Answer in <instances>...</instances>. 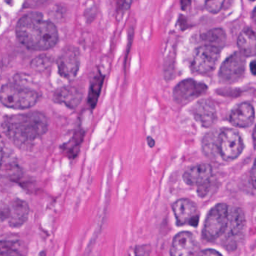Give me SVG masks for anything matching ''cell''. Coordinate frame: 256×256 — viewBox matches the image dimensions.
I'll return each mask as SVG.
<instances>
[{
    "label": "cell",
    "instance_id": "cell-1",
    "mask_svg": "<svg viewBox=\"0 0 256 256\" xmlns=\"http://www.w3.org/2000/svg\"><path fill=\"white\" fill-rule=\"evenodd\" d=\"M1 127L6 136L15 146L25 148L47 132L48 122L42 112H30L7 116L3 118Z\"/></svg>",
    "mask_w": 256,
    "mask_h": 256
},
{
    "label": "cell",
    "instance_id": "cell-2",
    "mask_svg": "<svg viewBox=\"0 0 256 256\" xmlns=\"http://www.w3.org/2000/svg\"><path fill=\"white\" fill-rule=\"evenodd\" d=\"M18 40L28 49L46 50L55 46L58 42V32L54 24L44 20L38 12L23 16L16 26Z\"/></svg>",
    "mask_w": 256,
    "mask_h": 256
},
{
    "label": "cell",
    "instance_id": "cell-3",
    "mask_svg": "<svg viewBox=\"0 0 256 256\" xmlns=\"http://www.w3.org/2000/svg\"><path fill=\"white\" fill-rule=\"evenodd\" d=\"M39 100L37 92L18 84H7L0 88V102L9 108L30 109Z\"/></svg>",
    "mask_w": 256,
    "mask_h": 256
},
{
    "label": "cell",
    "instance_id": "cell-4",
    "mask_svg": "<svg viewBox=\"0 0 256 256\" xmlns=\"http://www.w3.org/2000/svg\"><path fill=\"white\" fill-rule=\"evenodd\" d=\"M216 148L218 156L223 160L230 162L241 154L244 148V143L237 130L224 128L216 135Z\"/></svg>",
    "mask_w": 256,
    "mask_h": 256
},
{
    "label": "cell",
    "instance_id": "cell-5",
    "mask_svg": "<svg viewBox=\"0 0 256 256\" xmlns=\"http://www.w3.org/2000/svg\"><path fill=\"white\" fill-rule=\"evenodd\" d=\"M228 207L225 203H219L210 209L202 230L204 240L213 242L223 236L228 225Z\"/></svg>",
    "mask_w": 256,
    "mask_h": 256
},
{
    "label": "cell",
    "instance_id": "cell-6",
    "mask_svg": "<svg viewBox=\"0 0 256 256\" xmlns=\"http://www.w3.org/2000/svg\"><path fill=\"white\" fill-rule=\"evenodd\" d=\"M246 227V219L243 210L238 208L228 207V220L224 233L225 249L234 251L237 248V240L241 238Z\"/></svg>",
    "mask_w": 256,
    "mask_h": 256
},
{
    "label": "cell",
    "instance_id": "cell-7",
    "mask_svg": "<svg viewBox=\"0 0 256 256\" xmlns=\"http://www.w3.org/2000/svg\"><path fill=\"white\" fill-rule=\"evenodd\" d=\"M219 58L220 49L210 45H202L194 52L192 70L201 74L210 73L216 68Z\"/></svg>",
    "mask_w": 256,
    "mask_h": 256
},
{
    "label": "cell",
    "instance_id": "cell-8",
    "mask_svg": "<svg viewBox=\"0 0 256 256\" xmlns=\"http://www.w3.org/2000/svg\"><path fill=\"white\" fill-rule=\"evenodd\" d=\"M246 70V56L240 52H234L221 66L219 79L225 84H233L242 79Z\"/></svg>",
    "mask_w": 256,
    "mask_h": 256
},
{
    "label": "cell",
    "instance_id": "cell-9",
    "mask_svg": "<svg viewBox=\"0 0 256 256\" xmlns=\"http://www.w3.org/2000/svg\"><path fill=\"white\" fill-rule=\"evenodd\" d=\"M173 212L177 221V226H198L199 224V212L196 204L192 200L181 198L173 204Z\"/></svg>",
    "mask_w": 256,
    "mask_h": 256
},
{
    "label": "cell",
    "instance_id": "cell-10",
    "mask_svg": "<svg viewBox=\"0 0 256 256\" xmlns=\"http://www.w3.org/2000/svg\"><path fill=\"white\" fill-rule=\"evenodd\" d=\"M207 86L192 79L184 80L176 86L174 98L179 104H186L207 92Z\"/></svg>",
    "mask_w": 256,
    "mask_h": 256
},
{
    "label": "cell",
    "instance_id": "cell-11",
    "mask_svg": "<svg viewBox=\"0 0 256 256\" xmlns=\"http://www.w3.org/2000/svg\"><path fill=\"white\" fill-rule=\"evenodd\" d=\"M199 244L195 236L189 232L178 233L173 239L170 254L171 256H195Z\"/></svg>",
    "mask_w": 256,
    "mask_h": 256
},
{
    "label": "cell",
    "instance_id": "cell-12",
    "mask_svg": "<svg viewBox=\"0 0 256 256\" xmlns=\"http://www.w3.org/2000/svg\"><path fill=\"white\" fill-rule=\"evenodd\" d=\"M192 114L195 120L204 128H210L217 120L216 106L211 100L201 99L192 108Z\"/></svg>",
    "mask_w": 256,
    "mask_h": 256
},
{
    "label": "cell",
    "instance_id": "cell-13",
    "mask_svg": "<svg viewBox=\"0 0 256 256\" xmlns=\"http://www.w3.org/2000/svg\"><path fill=\"white\" fill-rule=\"evenodd\" d=\"M213 176V168L208 164H200L194 166L185 172L183 179L189 186H203L210 182Z\"/></svg>",
    "mask_w": 256,
    "mask_h": 256
},
{
    "label": "cell",
    "instance_id": "cell-14",
    "mask_svg": "<svg viewBox=\"0 0 256 256\" xmlns=\"http://www.w3.org/2000/svg\"><path fill=\"white\" fill-rule=\"evenodd\" d=\"M59 74L66 79H72L79 70L80 60L78 52L74 50L65 51L57 60Z\"/></svg>",
    "mask_w": 256,
    "mask_h": 256
},
{
    "label": "cell",
    "instance_id": "cell-15",
    "mask_svg": "<svg viewBox=\"0 0 256 256\" xmlns=\"http://www.w3.org/2000/svg\"><path fill=\"white\" fill-rule=\"evenodd\" d=\"M255 121V110L251 104H240L236 106L230 115V122L234 127L247 128Z\"/></svg>",
    "mask_w": 256,
    "mask_h": 256
},
{
    "label": "cell",
    "instance_id": "cell-16",
    "mask_svg": "<svg viewBox=\"0 0 256 256\" xmlns=\"http://www.w3.org/2000/svg\"><path fill=\"white\" fill-rule=\"evenodd\" d=\"M30 208L26 202L21 200H16L12 202L9 206V225L14 228L21 227L25 224L28 218Z\"/></svg>",
    "mask_w": 256,
    "mask_h": 256
},
{
    "label": "cell",
    "instance_id": "cell-17",
    "mask_svg": "<svg viewBox=\"0 0 256 256\" xmlns=\"http://www.w3.org/2000/svg\"><path fill=\"white\" fill-rule=\"evenodd\" d=\"M81 98V93L77 88L70 86L60 88L54 96L56 102L65 104L66 106L72 109L76 108L79 104Z\"/></svg>",
    "mask_w": 256,
    "mask_h": 256
},
{
    "label": "cell",
    "instance_id": "cell-18",
    "mask_svg": "<svg viewBox=\"0 0 256 256\" xmlns=\"http://www.w3.org/2000/svg\"><path fill=\"white\" fill-rule=\"evenodd\" d=\"M255 32L252 28H245L240 32L237 39L240 52L245 56L255 55Z\"/></svg>",
    "mask_w": 256,
    "mask_h": 256
},
{
    "label": "cell",
    "instance_id": "cell-19",
    "mask_svg": "<svg viewBox=\"0 0 256 256\" xmlns=\"http://www.w3.org/2000/svg\"><path fill=\"white\" fill-rule=\"evenodd\" d=\"M201 39L203 42H205L206 44L216 46L220 49L225 46L226 34L222 28H212L203 34Z\"/></svg>",
    "mask_w": 256,
    "mask_h": 256
},
{
    "label": "cell",
    "instance_id": "cell-20",
    "mask_svg": "<svg viewBox=\"0 0 256 256\" xmlns=\"http://www.w3.org/2000/svg\"><path fill=\"white\" fill-rule=\"evenodd\" d=\"M20 242L12 240L0 242V256H24L20 248Z\"/></svg>",
    "mask_w": 256,
    "mask_h": 256
},
{
    "label": "cell",
    "instance_id": "cell-21",
    "mask_svg": "<svg viewBox=\"0 0 256 256\" xmlns=\"http://www.w3.org/2000/svg\"><path fill=\"white\" fill-rule=\"evenodd\" d=\"M103 81L104 76H102V75H99V76L95 78L94 80L93 81V84H92L91 87H90L88 102L90 106H92L93 108H95L96 103H97Z\"/></svg>",
    "mask_w": 256,
    "mask_h": 256
},
{
    "label": "cell",
    "instance_id": "cell-22",
    "mask_svg": "<svg viewBox=\"0 0 256 256\" xmlns=\"http://www.w3.org/2000/svg\"><path fill=\"white\" fill-rule=\"evenodd\" d=\"M52 58L48 55H41L32 61L31 66L33 69L38 70H45L52 64Z\"/></svg>",
    "mask_w": 256,
    "mask_h": 256
},
{
    "label": "cell",
    "instance_id": "cell-23",
    "mask_svg": "<svg viewBox=\"0 0 256 256\" xmlns=\"http://www.w3.org/2000/svg\"><path fill=\"white\" fill-rule=\"evenodd\" d=\"M224 2L225 0H205L204 6L210 13L216 14L220 12Z\"/></svg>",
    "mask_w": 256,
    "mask_h": 256
},
{
    "label": "cell",
    "instance_id": "cell-24",
    "mask_svg": "<svg viewBox=\"0 0 256 256\" xmlns=\"http://www.w3.org/2000/svg\"><path fill=\"white\" fill-rule=\"evenodd\" d=\"M135 256H150L151 254V246L150 245H140L135 250Z\"/></svg>",
    "mask_w": 256,
    "mask_h": 256
},
{
    "label": "cell",
    "instance_id": "cell-25",
    "mask_svg": "<svg viewBox=\"0 0 256 256\" xmlns=\"http://www.w3.org/2000/svg\"><path fill=\"white\" fill-rule=\"evenodd\" d=\"M50 0H25V7L32 8H35L40 7V6H44Z\"/></svg>",
    "mask_w": 256,
    "mask_h": 256
},
{
    "label": "cell",
    "instance_id": "cell-26",
    "mask_svg": "<svg viewBox=\"0 0 256 256\" xmlns=\"http://www.w3.org/2000/svg\"><path fill=\"white\" fill-rule=\"evenodd\" d=\"M9 216V206H5L0 202V221L8 219Z\"/></svg>",
    "mask_w": 256,
    "mask_h": 256
},
{
    "label": "cell",
    "instance_id": "cell-27",
    "mask_svg": "<svg viewBox=\"0 0 256 256\" xmlns=\"http://www.w3.org/2000/svg\"><path fill=\"white\" fill-rule=\"evenodd\" d=\"M197 256H222L220 252L213 249L204 250L198 254Z\"/></svg>",
    "mask_w": 256,
    "mask_h": 256
},
{
    "label": "cell",
    "instance_id": "cell-28",
    "mask_svg": "<svg viewBox=\"0 0 256 256\" xmlns=\"http://www.w3.org/2000/svg\"><path fill=\"white\" fill-rule=\"evenodd\" d=\"M191 0H180V4H181V8L183 10H186L190 6Z\"/></svg>",
    "mask_w": 256,
    "mask_h": 256
},
{
    "label": "cell",
    "instance_id": "cell-29",
    "mask_svg": "<svg viewBox=\"0 0 256 256\" xmlns=\"http://www.w3.org/2000/svg\"><path fill=\"white\" fill-rule=\"evenodd\" d=\"M3 153H4V142H3V138L0 136V166L3 161Z\"/></svg>",
    "mask_w": 256,
    "mask_h": 256
},
{
    "label": "cell",
    "instance_id": "cell-30",
    "mask_svg": "<svg viewBox=\"0 0 256 256\" xmlns=\"http://www.w3.org/2000/svg\"><path fill=\"white\" fill-rule=\"evenodd\" d=\"M249 68H250L251 73H252V75H254V76H255L256 74L255 60H252V62L250 63V66H249Z\"/></svg>",
    "mask_w": 256,
    "mask_h": 256
},
{
    "label": "cell",
    "instance_id": "cell-31",
    "mask_svg": "<svg viewBox=\"0 0 256 256\" xmlns=\"http://www.w3.org/2000/svg\"><path fill=\"white\" fill-rule=\"evenodd\" d=\"M147 143H148L149 146L150 148H153L155 146V141L151 136H149L147 138Z\"/></svg>",
    "mask_w": 256,
    "mask_h": 256
},
{
    "label": "cell",
    "instance_id": "cell-32",
    "mask_svg": "<svg viewBox=\"0 0 256 256\" xmlns=\"http://www.w3.org/2000/svg\"><path fill=\"white\" fill-rule=\"evenodd\" d=\"M6 2L8 3V4H12V0H6Z\"/></svg>",
    "mask_w": 256,
    "mask_h": 256
},
{
    "label": "cell",
    "instance_id": "cell-33",
    "mask_svg": "<svg viewBox=\"0 0 256 256\" xmlns=\"http://www.w3.org/2000/svg\"><path fill=\"white\" fill-rule=\"evenodd\" d=\"M39 256H45V252H42L40 254H39Z\"/></svg>",
    "mask_w": 256,
    "mask_h": 256
},
{
    "label": "cell",
    "instance_id": "cell-34",
    "mask_svg": "<svg viewBox=\"0 0 256 256\" xmlns=\"http://www.w3.org/2000/svg\"><path fill=\"white\" fill-rule=\"evenodd\" d=\"M250 1L254 2L255 0H250Z\"/></svg>",
    "mask_w": 256,
    "mask_h": 256
}]
</instances>
